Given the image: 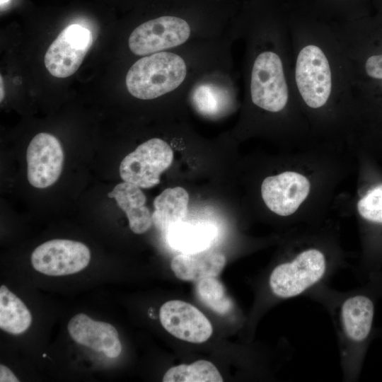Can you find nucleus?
<instances>
[{
	"instance_id": "nucleus-1",
	"label": "nucleus",
	"mask_w": 382,
	"mask_h": 382,
	"mask_svg": "<svg viewBox=\"0 0 382 382\" xmlns=\"http://www.w3.org/2000/svg\"><path fill=\"white\" fill-rule=\"evenodd\" d=\"M326 221L307 234L292 237L291 257L276 266L270 276V287L277 297L299 296L325 276L337 249L332 236L323 228Z\"/></svg>"
},
{
	"instance_id": "nucleus-2",
	"label": "nucleus",
	"mask_w": 382,
	"mask_h": 382,
	"mask_svg": "<svg viewBox=\"0 0 382 382\" xmlns=\"http://www.w3.org/2000/svg\"><path fill=\"white\" fill-rule=\"evenodd\" d=\"M354 156L357 180L350 208L359 228L363 265L374 273L382 267V163L362 152Z\"/></svg>"
},
{
	"instance_id": "nucleus-3",
	"label": "nucleus",
	"mask_w": 382,
	"mask_h": 382,
	"mask_svg": "<svg viewBox=\"0 0 382 382\" xmlns=\"http://www.w3.org/2000/svg\"><path fill=\"white\" fill-rule=\"evenodd\" d=\"M186 76V65L181 57L160 52L137 60L126 76L131 95L141 100L160 97L177 88Z\"/></svg>"
},
{
	"instance_id": "nucleus-4",
	"label": "nucleus",
	"mask_w": 382,
	"mask_h": 382,
	"mask_svg": "<svg viewBox=\"0 0 382 382\" xmlns=\"http://www.w3.org/2000/svg\"><path fill=\"white\" fill-rule=\"evenodd\" d=\"M173 159L170 145L158 138L147 140L121 161L120 175L125 182L141 188H150L160 183L161 174Z\"/></svg>"
},
{
	"instance_id": "nucleus-5",
	"label": "nucleus",
	"mask_w": 382,
	"mask_h": 382,
	"mask_svg": "<svg viewBox=\"0 0 382 382\" xmlns=\"http://www.w3.org/2000/svg\"><path fill=\"white\" fill-rule=\"evenodd\" d=\"M250 93L258 108L273 113L282 111L287 105L289 94L279 57L264 52L256 58L252 70Z\"/></svg>"
},
{
	"instance_id": "nucleus-6",
	"label": "nucleus",
	"mask_w": 382,
	"mask_h": 382,
	"mask_svg": "<svg viewBox=\"0 0 382 382\" xmlns=\"http://www.w3.org/2000/svg\"><path fill=\"white\" fill-rule=\"evenodd\" d=\"M296 82L305 104L312 110L324 107L331 93L330 65L323 52L308 45L299 52L296 64Z\"/></svg>"
},
{
	"instance_id": "nucleus-7",
	"label": "nucleus",
	"mask_w": 382,
	"mask_h": 382,
	"mask_svg": "<svg viewBox=\"0 0 382 382\" xmlns=\"http://www.w3.org/2000/svg\"><path fill=\"white\" fill-rule=\"evenodd\" d=\"M190 35V28L183 18L165 16L148 21L130 34L128 45L136 55H146L183 44Z\"/></svg>"
},
{
	"instance_id": "nucleus-8",
	"label": "nucleus",
	"mask_w": 382,
	"mask_h": 382,
	"mask_svg": "<svg viewBox=\"0 0 382 382\" xmlns=\"http://www.w3.org/2000/svg\"><path fill=\"white\" fill-rule=\"evenodd\" d=\"M93 42L91 32L79 24L66 27L48 47L44 63L51 75L66 78L81 64Z\"/></svg>"
},
{
	"instance_id": "nucleus-9",
	"label": "nucleus",
	"mask_w": 382,
	"mask_h": 382,
	"mask_svg": "<svg viewBox=\"0 0 382 382\" xmlns=\"http://www.w3.org/2000/svg\"><path fill=\"white\" fill-rule=\"evenodd\" d=\"M91 260L89 248L83 243L67 239L43 243L32 253L33 267L42 274L63 276L84 269Z\"/></svg>"
},
{
	"instance_id": "nucleus-10",
	"label": "nucleus",
	"mask_w": 382,
	"mask_h": 382,
	"mask_svg": "<svg viewBox=\"0 0 382 382\" xmlns=\"http://www.w3.org/2000/svg\"><path fill=\"white\" fill-rule=\"evenodd\" d=\"M26 161L30 184L37 188L50 187L62 170L64 152L59 141L48 133L36 134L28 146Z\"/></svg>"
},
{
	"instance_id": "nucleus-11",
	"label": "nucleus",
	"mask_w": 382,
	"mask_h": 382,
	"mask_svg": "<svg viewBox=\"0 0 382 382\" xmlns=\"http://www.w3.org/2000/svg\"><path fill=\"white\" fill-rule=\"evenodd\" d=\"M159 318L166 331L189 342L202 343L213 332L208 318L195 306L181 300H170L163 303Z\"/></svg>"
},
{
	"instance_id": "nucleus-12",
	"label": "nucleus",
	"mask_w": 382,
	"mask_h": 382,
	"mask_svg": "<svg viewBox=\"0 0 382 382\" xmlns=\"http://www.w3.org/2000/svg\"><path fill=\"white\" fill-rule=\"evenodd\" d=\"M67 329L75 342L103 352L109 358H115L121 353L118 332L108 323L96 321L84 313H79L71 318Z\"/></svg>"
},
{
	"instance_id": "nucleus-13",
	"label": "nucleus",
	"mask_w": 382,
	"mask_h": 382,
	"mask_svg": "<svg viewBox=\"0 0 382 382\" xmlns=\"http://www.w3.org/2000/svg\"><path fill=\"white\" fill-rule=\"evenodd\" d=\"M380 81V95L372 97L361 109L359 133L349 146L353 152H362L382 163V80Z\"/></svg>"
},
{
	"instance_id": "nucleus-14",
	"label": "nucleus",
	"mask_w": 382,
	"mask_h": 382,
	"mask_svg": "<svg viewBox=\"0 0 382 382\" xmlns=\"http://www.w3.org/2000/svg\"><path fill=\"white\" fill-rule=\"evenodd\" d=\"M226 263L225 255L209 248L175 256L170 267L178 279L187 282H199L208 277H216Z\"/></svg>"
},
{
	"instance_id": "nucleus-15",
	"label": "nucleus",
	"mask_w": 382,
	"mask_h": 382,
	"mask_svg": "<svg viewBox=\"0 0 382 382\" xmlns=\"http://www.w3.org/2000/svg\"><path fill=\"white\" fill-rule=\"evenodd\" d=\"M114 198L119 207L126 214L130 229L137 234L147 231L153 224L152 214L145 206L146 196L140 187L123 181L108 194Z\"/></svg>"
},
{
	"instance_id": "nucleus-16",
	"label": "nucleus",
	"mask_w": 382,
	"mask_h": 382,
	"mask_svg": "<svg viewBox=\"0 0 382 382\" xmlns=\"http://www.w3.org/2000/svg\"><path fill=\"white\" fill-rule=\"evenodd\" d=\"M216 233V229L212 224L182 221L170 228L166 235L172 248L182 253H189L209 248Z\"/></svg>"
},
{
	"instance_id": "nucleus-17",
	"label": "nucleus",
	"mask_w": 382,
	"mask_h": 382,
	"mask_svg": "<svg viewBox=\"0 0 382 382\" xmlns=\"http://www.w3.org/2000/svg\"><path fill=\"white\" fill-rule=\"evenodd\" d=\"M189 202L187 192L181 187L167 188L154 201L153 224L160 231L166 233L170 228L183 221Z\"/></svg>"
},
{
	"instance_id": "nucleus-18",
	"label": "nucleus",
	"mask_w": 382,
	"mask_h": 382,
	"mask_svg": "<svg viewBox=\"0 0 382 382\" xmlns=\"http://www.w3.org/2000/svg\"><path fill=\"white\" fill-rule=\"evenodd\" d=\"M32 322L31 314L24 303L8 289L0 287V328L10 334L26 331Z\"/></svg>"
},
{
	"instance_id": "nucleus-19",
	"label": "nucleus",
	"mask_w": 382,
	"mask_h": 382,
	"mask_svg": "<svg viewBox=\"0 0 382 382\" xmlns=\"http://www.w3.org/2000/svg\"><path fill=\"white\" fill-rule=\"evenodd\" d=\"M192 103L196 110L207 117H215L228 107L230 97L223 87L210 83L198 84L192 92Z\"/></svg>"
},
{
	"instance_id": "nucleus-20",
	"label": "nucleus",
	"mask_w": 382,
	"mask_h": 382,
	"mask_svg": "<svg viewBox=\"0 0 382 382\" xmlns=\"http://www.w3.org/2000/svg\"><path fill=\"white\" fill-rule=\"evenodd\" d=\"M163 382H222L223 378L210 361L199 360L191 364H180L169 369Z\"/></svg>"
},
{
	"instance_id": "nucleus-21",
	"label": "nucleus",
	"mask_w": 382,
	"mask_h": 382,
	"mask_svg": "<svg viewBox=\"0 0 382 382\" xmlns=\"http://www.w3.org/2000/svg\"><path fill=\"white\" fill-rule=\"evenodd\" d=\"M197 294L200 300L215 313L224 315L233 308L223 284L216 277H208L197 282Z\"/></svg>"
},
{
	"instance_id": "nucleus-22",
	"label": "nucleus",
	"mask_w": 382,
	"mask_h": 382,
	"mask_svg": "<svg viewBox=\"0 0 382 382\" xmlns=\"http://www.w3.org/2000/svg\"><path fill=\"white\" fill-rule=\"evenodd\" d=\"M0 381L1 382H18L19 380L13 373L6 366L0 365Z\"/></svg>"
},
{
	"instance_id": "nucleus-23",
	"label": "nucleus",
	"mask_w": 382,
	"mask_h": 382,
	"mask_svg": "<svg viewBox=\"0 0 382 382\" xmlns=\"http://www.w3.org/2000/svg\"><path fill=\"white\" fill-rule=\"evenodd\" d=\"M2 89H3V87H2V77L1 76V101L2 100V99L4 98V91L2 92Z\"/></svg>"
},
{
	"instance_id": "nucleus-24",
	"label": "nucleus",
	"mask_w": 382,
	"mask_h": 382,
	"mask_svg": "<svg viewBox=\"0 0 382 382\" xmlns=\"http://www.w3.org/2000/svg\"><path fill=\"white\" fill-rule=\"evenodd\" d=\"M8 1V0H1V6L4 5Z\"/></svg>"
},
{
	"instance_id": "nucleus-25",
	"label": "nucleus",
	"mask_w": 382,
	"mask_h": 382,
	"mask_svg": "<svg viewBox=\"0 0 382 382\" xmlns=\"http://www.w3.org/2000/svg\"><path fill=\"white\" fill-rule=\"evenodd\" d=\"M381 334H382V332H381Z\"/></svg>"
}]
</instances>
